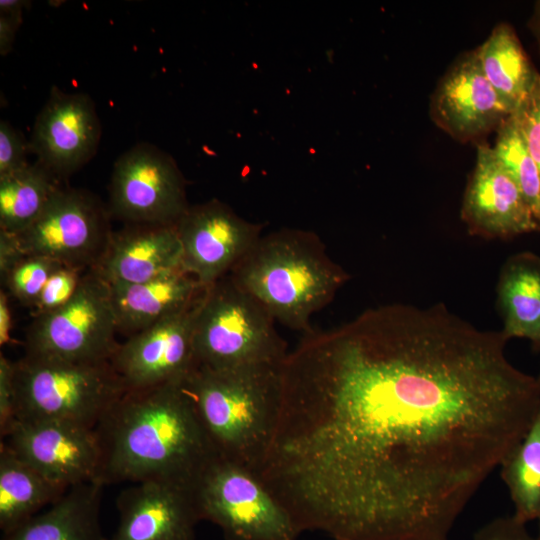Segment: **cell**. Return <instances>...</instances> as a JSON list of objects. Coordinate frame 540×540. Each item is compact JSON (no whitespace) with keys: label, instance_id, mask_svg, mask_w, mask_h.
I'll use <instances>...</instances> for the list:
<instances>
[{"label":"cell","instance_id":"cell-1","mask_svg":"<svg viewBox=\"0 0 540 540\" xmlns=\"http://www.w3.org/2000/svg\"><path fill=\"white\" fill-rule=\"evenodd\" d=\"M501 331L443 304H389L302 335L279 368L254 469L295 525L332 540H447L540 407Z\"/></svg>","mask_w":540,"mask_h":540},{"label":"cell","instance_id":"cell-2","mask_svg":"<svg viewBox=\"0 0 540 540\" xmlns=\"http://www.w3.org/2000/svg\"><path fill=\"white\" fill-rule=\"evenodd\" d=\"M97 482L165 481L195 489L218 456L183 381L130 390L95 427Z\"/></svg>","mask_w":540,"mask_h":540},{"label":"cell","instance_id":"cell-23","mask_svg":"<svg viewBox=\"0 0 540 540\" xmlns=\"http://www.w3.org/2000/svg\"><path fill=\"white\" fill-rule=\"evenodd\" d=\"M67 491L66 487L49 480L0 441V529L3 534L54 504Z\"/></svg>","mask_w":540,"mask_h":540},{"label":"cell","instance_id":"cell-31","mask_svg":"<svg viewBox=\"0 0 540 540\" xmlns=\"http://www.w3.org/2000/svg\"><path fill=\"white\" fill-rule=\"evenodd\" d=\"M17 420L14 361L0 355V436L3 439Z\"/></svg>","mask_w":540,"mask_h":540},{"label":"cell","instance_id":"cell-17","mask_svg":"<svg viewBox=\"0 0 540 540\" xmlns=\"http://www.w3.org/2000/svg\"><path fill=\"white\" fill-rule=\"evenodd\" d=\"M431 115L453 138L466 141L499 128L512 114L472 51L460 57L441 79L432 97Z\"/></svg>","mask_w":540,"mask_h":540},{"label":"cell","instance_id":"cell-35","mask_svg":"<svg viewBox=\"0 0 540 540\" xmlns=\"http://www.w3.org/2000/svg\"><path fill=\"white\" fill-rule=\"evenodd\" d=\"M8 293L1 290L0 294V345L10 342V331L12 325V314L9 306Z\"/></svg>","mask_w":540,"mask_h":540},{"label":"cell","instance_id":"cell-24","mask_svg":"<svg viewBox=\"0 0 540 540\" xmlns=\"http://www.w3.org/2000/svg\"><path fill=\"white\" fill-rule=\"evenodd\" d=\"M57 179L40 162L0 178V229L19 234L43 212L60 187Z\"/></svg>","mask_w":540,"mask_h":540},{"label":"cell","instance_id":"cell-33","mask_svg":"<svg viewBox=\"0 0 540 540\" xmlns=\"http://www.w3.org/2000/svg\"><path fill=\"white\" fill-rule=\"evenodd\" d=\"M26 254L15 234L0 229V275L3 278Z\"/></svg>","mask_w":540,"mask_h":540},{"label":"cell","instance_id":"cell-7","mask_svg":"<svg viewBox=\"0 0 540 540\" xmlns=\"http://www.w3.org/2000/svg\"><path fill=\"white\" fill-rule=\"evenodd\" d=\"M201 520L217 525L225 540H296L292 517L250 468L217 457L195 486Z\"/></svg>","mask_w":540,"mask_h":540},{"label":"cell","instance_id":"cell-18","mask_svg":"<svg viewBox=\"0 0 540 540\" xmlns=\"http://www.w3.org/2000/svg\"><path fill=\"white\" fill-rule=\"evenodd\" d=\"M182 249L175 225L128 224L112 232L91 267L107 284L148 281L181 267Z\"/></svg>","mask_w":540,"mask_h":540},{"label":"cell","instance_id":"cell-19","mask_svg":"<svg viewBox=\"0 0 540 540\" xmlns=\"http://www.w3.org/2000/svg\"><path fill=\"white\" fill-rule=\"evenodd\" d=\"M109 287L117 330L128 337L186 308L205 289L182 267L148 281Z\"/></svg>","mask_w":540,"mask_h":540},{"label":"cell","instance_id":"cell-30","mask_svg":"<svg viewBox=\"0 0 540 540\" xmlns=\"http://www.w3.org/2000/svg\"><path fill=\"white\" fill-rule=\"evenodd\" d=\"M513 115L540 172V83L529 100Z\"/></svg>","mask_w":540,"mask_h":540},{"label":"cell","instance_id":"cell-21","mask_svg":"<svg viewBox=\"0 0 540 540\" xmlns=\"http://www.w3.org/2000/svg\"><path fill=\"white\" fill-rule=\"evenodd\" d=\"M103 485H75L54 504L2 540H107L100 525Z\"/></svg>","mask_w":540,"mask_h":540},{"label":"cell","instance_id":"cell-8","mask_svg":"<svg viewBox=\"0 0 540 540\" xmlns=\"http://www.w3.org/2000/svg\"><path fill=\"white\" fill-rule=\"evenodd\" d=\"M117 324L109 285L86 270L63 306L33 317L25 354L79 363L110 362L117 351Z\"/></svg>","mask_w":540,"mask_h":540},{"label":"cell","instance_id":"cell-4","mask_svg":"<svg viewBox=\"0 0 540 540\" xmlns=\"http://www.w3.org/2000/svg\"><path fill=\"white\" fill-rule=\"evenodd\" d=\"M280 366L214 370L197 365L184 380L219 457L254 471L273 428Z\"/></svg>","mask_w":540,"mask_h":540},{"label":"cell","instance_id":"cell-12","mask_svg":"<svg viewBox=\"0 0 540 540\" xmlns=\"http://www.w3.org/2000/svg\"><path fill=\"white\" fill-rule=\"evenodd\" d=\"M175 226L181 267L204 287L230 274L263 230L217 199L189 206Z\"/></svg>","mask_w":540,"mask_h":540},{"label":"cell","instance_id":"cell-20","mask_svg":"<svg viewBox=\"0 0 540 540\" xmlns=\"http://www.w3.org/2000/svg\"><path fill=\"white\" fill-rule=\"evenodd\" d=\"M496 304L507 340L525 338L540 352V256L524 251L503 264Z\"/></svg>","mask_w":540,"mask_h":540},{"label":"cell","instance_id":"cell-22","mask_svg":"<svg viewBox=\"0 0 540 540\" xmlns=\"http://www.w3.org/2000/svg\"><path fill=\"white\" fill-rule=\"evenodd\" d=\"M482 70L511 114L533 95L540 75L529 62L520 41L506 23H500L475 50Z\"/></svg>","mask_w":540,"mask_h":540},{"label":"cell","instance_id":"cell-34","mask_svg":"<svg viewBox=\"0 0 540 540\" xmlns=\"http://www.w3.org/2000/svg\"><path fill=\"white\" fill-rule=\"evenodd\" d=\"M21 20L22 13H0L1 55H6L11 50Z\"/></svg>","mask_w":540,"mask_h":540},{"label":"cell","instance_id":"cell-26","mask_svg":"<svg viewBox=\"0 0 540 540\" xmlns=\"http://www.w3.org/2000/svg\"><path fill=\"white\" fill-rule=\"evenodd\" d=\"M492 149L497 160L519 187L540 224V172L513 114L498 128Z\"/></svg>","mask_w":540,"mask_h":540},{"label":"cell","instance_id":"cell-25","mask_svg":"<svg viewBox=\"0 0 540 540\" xmlns=\"http://www.w3.org/2000/svg\"><path fill=\"white\" fill-rule=\"evenodd\" d=\"M500 476L522 523L540 520V407L522 438L506 454Z\"/></svg>","mask_w":540,"mask_h":540},{"label":"cell","instance_id":"cell-29","mask_svg":"<svg viewBox=\"0 0 540 540\" xmlns=\"http://www.w3.org/2000/svg\"><path fill=\"white\" fill-rule=\"evenodd\" d=\"M29 143L23 134L5 120L0 122V178L13 174L30 163L27 161Z\"/></svg>","mask_w":540,"mask_h":540},{"label":"cell","instance_id":"cell-15","mask_svg":"<svg viewBox=\"0 0 540 540\" xmlns=\"http://www.w3.org/2000/svg\"><path fill=\"white\" fill-rule=\"evenodd\" d=\"M461 219L470 235L485 239H510L540 230L519 187L486 145L478 146Z\"/></svg>","mask_w":540,"mask_h":540},{"label":"cell","instance_id":"cell-3","mask_svg":"<svg viewBox=\"0 0 540 540\" xmlns=\"http://www.w3.org/2000/svg\"><path fill=\"white\" fill-rule=\"evenodd\" d=\"M229 275L276 322L302 335L350 279L317 234L289 228L262 235Z\"/></svg>","mask_w":540,"mask_h":540},{"label":"cell","instance_id":"cell-13","mask_svg":"<svg viewBox=\"0 0 540 540\" xmlns=\"http://www.w3.org/2000/svg\"><path fill=\"white\" fill-rule=\"evenodd\" d=\"M21 459L67 489L97 482L101 448L95 428L52 419H18L1 439Z\"/></svg>","mask_w":540,"mask_h":540},{"label":"cell","instance_id":"cell-32","mask_svg":"<svg viewBox=\"0 0 540 540\" xmlns=\"http://www.w3.org/2000/svg\"><path fill=\"white\" fill-rule=\"evenodd\" d=\"M525 525L513 515L496 518L480 528L473 540H538L529 534Z\"/></svg>","mask_w":540,"mask_h":540},{"label":"cell","instance_id":"cell-10","mask_svg":"<svg viewBox=\"0 0 540 540\" xmlns=\"http://www.w3.org/2000/svg\"><path fill=\"white\" fill-rule=\"evenodd\" d=\"M109 192L110 214L128 224L175 225L189 207L176 162L148 143L116 161Z\"/></svg>","mask_w":540,"mask_h":540},{"label":"cell","instance_id":"cell-6","mask_svg":"<svg viewBox=\"0 0 540 540\" xmlns=\"http://www.w3.org/2000/svg\"><path fill=\"white\" fill-rule=\"evenodd\" d=\"M18 419H52L95 428L127 392L110 362L26 355L14 361Z\"/></svg>","mask_w":540,"mask_h":540},{"label":"cell","instance_id":"cell-9","mask_svg":"<svg viewBox=\"0 0 540 540\" xmlns=\"http://www.w3.org/2000/svg\"><path fill=\"white\" fill-rule=\"evenodd\" d=\"M110 212L91 193L59 187L40 216L15 234L26 255L88 270L103 254L112 231Z\"/></svg>","mask_w":540,"mask_h":540},{"label":"cell","instance_id":"cell-28","mask_svg":"<svg viewBox=\"0 0 540 540\" xmlns=\"http://www.w3.org/2000/svg\"><path fill=\"white\" fill-rule=\"evenodd\" d=\"M81 271L69 266L57 269L48 279L32 307L33 317L53 311L67 303L78 288L83 276Z\"/></svg>","mask_w":540,"mask_h":540},{"label":"cell","instance_id":"cell-5","mask_svg":"<svg viewBox=\"0 0 540 540\" xmlns=\"http://www.w3.org/2000/svg\"><path fill=\"white\" fill-rule=\"evenodd\" d=\"M276 321L228 274L205 287L194 328L197 365L214 370L280 366L287 344Z\"/></svg>","mask_w":540,"mask_h":540},{"label":"cell","instance_id":"cell-11","mask_svg":"<svg viewBox=\"0 0 540 540\" xmlns=\"http://www.w3.org/2000/svg\"><path fill=\"white\" fill-rule=\"evenodd\" d=\"M203 293L119 345L110 363L127 391L183 381L197 366L193 340Z\"/></svg>","mask_w":540,"mask_h":540},{"label":"cell","instance_id":"cell-37","mask_svg":"<svg viewBox=\"0 0 540 540\" xmlns=\"http://www.w3.org/2000/svg\"><path fill=\"white\" fill-rule=\"evenodd\" d=\"M537 539L540 540V520H539V534H538Z\"/></svg>","mask_w":540,"mask_h":540},{"label":"cell","instance_id":"cell-14","mask_svg":"<svg viewBox=\"0 0 540 540\" xmlns=\"http://www.w3.org/2000/svg\"><path fill=\"white\" fill-rule=\"evenodd\" d=\"M101 136L92 99L57 87L38 114L29 142L30 151L57 179L67 178L95 154Z\"/></svg>","mask_w":540,"mask_h":540},{"label":"cell","instance_id":"cell-38","mask_svg":"<svg viewBox=\"0 0 540 540\" xmlns=\"http://www.w3.org/2000/svg\"><path fill=\"white\" fill-rule=\"evenodd\" d=\"M537 379H538V382H539V384H540V374H539V376L537 377Z\"/></svg>","mask_w":540,"mask_h":540},{"label":"cell","instance_id":"cell-36","mask_svg":"<svg viewBox=\"0 0 540 540\" xmlns=\"http://www.w3.org/2000/svg\"><path fill=\"white\" fill-rule=\"evenodd\" d=\"M27 3V1L22 0H1L0 13H22Z\"/></svg>","mask_w":540,"mask_h":540},{"label":"cell","instance_id":"cell-27","mask_svg":"<svg viewBox=\"0 0 540 540\" xmlns=\"http://www.w3.org/2000/svg\"><path fill=\"white\" fill-rule=\"evenodd\" d=\"M62 266L64 265L46 257L25 255L1 281L11 296L32 308L50 276Z\"/></svg>","mask_w":540,"mask_h":540},{"label":"cell","instance_id":"cell-16","mask_svg":"<svg viewBox=\"0 0 540 540\" xmlns=\"http://www.w3.org/2000/svg\"><path fill=\"white\" fill-rule=\"evenodd\" d=\"M118 526L107 540H195L201 521L195 489L165 481H144L122 490Z\"/></svg>","mask_w":540,"mask_h":540}]
</instances>
